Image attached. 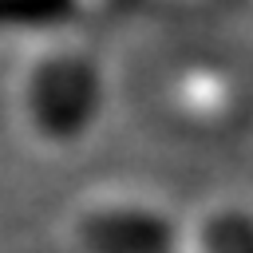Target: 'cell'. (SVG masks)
Returning <instances> with one entry per match:
<instances>
[{
	"instance_id": "obj_1",
	"label": "cell",
	"mask_w": 253,
	"mask_h": 253,
	"mask_svg": "<svg viewBox=\"0 0 253 253\" xmlns=\"http://www.w3.org/2000/svg\"><path fill=\"white\" fill-rule=\"evenodd\" d=\"M8 111L16 130L47 154L83 146L107 111L103 55L75 32H40L12 71Z\"/></svg>"
},
{
	"instance_id": "obj_2",
	"label": "cell",
	"mask_w": 253,
	"mask_h": 253,
	"mask_svg": "<svg viewBox=\"0 0 253 253\" xmlns=\"http://www.w3.org/2000/svg\"><path fill=\"white\" fill-rule=\"evenodd\" d=\"M182 213L150 186L99 182L63 210L67 253H178Z\"/></svg>"
},
{
	"instance_id": "obj_3",
	"label": "cell",
	"mask_w": 253,
	"mask_h": 253,
	"mask_svg": "<svg viewBox=\"0 0 253 253\" xmlns=\"http://www.w3.org/2000/svg\"><path fill=\"white\" fill-rule=\"evenodd\" d=\"M178 253H253V202L241 194H213L182 213Z\"/></svg>"
}]
</instances>
